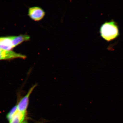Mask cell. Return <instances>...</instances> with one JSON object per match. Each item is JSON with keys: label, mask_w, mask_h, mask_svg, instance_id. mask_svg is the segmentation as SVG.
<instances>
[{"label": "cell", "mask_w": 123, "mask_h": 123, "mask_svg": "<svg viewBox=\"0 0 123 123\" xmlns=\"http://www.w3.org/2000/svg\"><path fill=\"white\" fill-rule=\"evenodd\" d=\"M46 122V121H41V122H38V123H45ZM22 123H29L27 121H23V122Z\"/></svg>", "instance_id": "cell-9"}, {"label": "cell", "mask_w": 123, "mask_h": 123, "mask_svg": "<svg viewBox=\"0 0 123 123\" xmlns=\"http://www.w3.org/2000/svg\"><path fill=\"white\" fill-rule=\"evenodd\" d=\"M11 38L12 45L13 48L16 47L24 41H28L30 37L26 35H20L18 36H10Z\"/></svg>", "instance_id": "cell-6"}, {"label": "cell", "mask_w": 123, "mask_h": 123, "mask_svg": "<svg viewBox=\"0 0 123 123\" xmlns=\"http://www.w3.org/2000/svg\"><path fill=\"white\" fill-rule=\"evenodd\" d=\"M26 58L25 55L17 53L12 50H6L0 48V60H10L16 58L25 59Z\"/></svg>", "instance_id": "cell-4"}, {"label": "cell", "mask_w": 123, "mask_h": 123, "mask_svg": "<svg viewBox=\"0 0 123 123\" xmlns=\"http://www.w3.org/2000/svg\"><path fill=\"white\" fill-rule=\"evenodd\" d=\"M18 111L17 106L16 105L9 112L7 115L6 117L9 121L11 120Z\"/></svg>", "instance_id": "cell-8"}, {"label": "cell", "mask_w": 123, "mask_h": 123, "mask_svg": "<svg viewBox=\"0 0 123 123\" xmlns=\"http://www.w3.org/2000/svg\"><path fill=\"white\" fill-rule=\"evenodd\" d=\"M100 33L101 36L106 41H110L113 40L119 36L118 26L114 21L106 22L101 26Z\"/></svg>", "instance_id": "cell-1"}, {"label": "cell", "mask_w": 123, "mask_h": 123, "mask_svg": "<svg viewBox=\"0 0 123 123\" xmlns=\"http://www.w3.org/2000/svg\"><path fill=\"white\" fill-rule=\"evenodd\" d=\"M0 48L6 50H11L14 48L10 36L0 37Z\"/></svg>", "instance_id": "cell-5"}, {"label": "cell", "mask_w": 123, "mask_h": 123, "mask_svg": "<svg viewBox=\"0 0 123 123\" xmlns=\"http://www.w3.org/2000/svg\"><path fill=\"white\" fill-rule=\"evenodd\" d=\"M26 113H23L18 111L9 123H22L25 119Z\"/></svg>", "instance_id": "cell-7"}, {"label": "cell", "mask_w": 123, "mask_h": 123, "mask_svg": "<svg viewBox=\"0 0 123 123\" xmlns=\"http://www.w3.org/2000/svg\"><path fill=\"white\" fill-rule=\"evenodd\" d=\"M45 15V11L41 7H33L29 9V16L31 19L35 21H40L44 18Z\"/></svg>", "instance_id": "cell-3"}, {"label": "cell", "mask_w": 123, "mask_h": 123, "mask_svg": "<svg viewBox=\"0 0 123 123\" xmlns=\"http://www.w3.org/2000/svg\"><path fill=\"white\" fill-rule=\"evenodd\" d=\"M37 86V84H35L33 85L29 90L27 94L20 100L17 105L18 111L23 113H26L30 96L31 94Z\"/></svg>", "instance_id": "cell-2"}]
</instances>
